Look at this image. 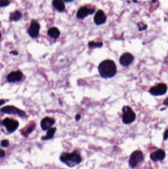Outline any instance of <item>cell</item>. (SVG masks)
Returning a JSON list of instances; mask_svg holds the SVG:
<instances>
[{
  "mask_svg": "<svg viewBox=\"0 0 168 169\" xmlns=\"http://www.w3.org/2000/svg\"><path fill=\"white\" fill-rule=\"evenodd\" d=\"M5 156V152L4 150L0 148V158H3Z\"/></svg>",
  "mask_w": 168,
  "mask_h": 169,
  "instance_id": "24",
  "label": "cell"
},
{
  "mask_svg": "<svg viewBox=\"0 0 168 169\" xmlns=\"http://www.w3.org/2000/svg\"><path fill=\"white\" fill-rule=\"evenodd\" d=\"M47 34L51 38H53L54 39H57L60 36V32L57 28L55 27H51L48 29Z\"/></svg>",
  "mask_w": 168,
  "mask_h": 169,
  "instance_id": "16",
  "label": "cell"
},
{
  "mask_svg": "<svg viewBox=\"0 0 168 169\" xmlns=\"http://www.w3.org/2000/svg\"><path fill=\"white\" fill-rule=\"evenodd\" d=\"M95 12V9H89L86 7H83L79 9L77 16L79 19H83L89 15H92Z\"/></svg>",
  "mask_w": 168,
  "mask_h": 169,
  "instance_id": "12",
  "label": "cell"
},
{
  "mask_svg": "<svg viewBox=\"0 0 168 169\" xmlns=\"http://www.w3.org/2000/svg\"><path fill=\"white\" fill-rule=\"evenodd\" d=\"M10 54H13L15 56H16V55H18V52H16V51H12V52H10Z\"/></svg>",
  "mask_w": 168,
  "mask_h": 169,
  "instance_id": "27",
  "label": "cell"
},
{
  "mask_svg": "<svg viewBox=\"0 0 168 169\" xmlns=\"http://www.w3.org/2000/svg\"><path fill=\"white\" fill-rule=\"evenodd\" d=\"M23 77V74L20 71H15L11 72L7 77V81L9 83L19 82Z\"/></svg>",
  "mask_w": 168,
  "mask_h": 169,
  "instance_id": "10",
  "label": "cell"
},
{
  "mask_svg": "<svg viewBox=\"0 0 168 169\" xmlns=\"http://www.w3.org/2000/svg\"><path fill=\"white\" fill-rule=\"evenodd\" d=\"M166 153L163 149H158L150 154V160L153 162H161L164 160L166 157Z\"/></svg>",
  "mask_w": 168,
  "mask_h": 169,
  "instance_id": "9",
  "label": "cell"
},
{
  "mask_svg": "<svg viewBox=\"0 0 168 169\" xmlns=\"http://www.w3.org/2000/svg\"><path fill=\"white\" fill-rule=\"evenodd\" d=\"M10 4L9 0H0V7H7Z\"/></svg>",
  "mask_w": 168,
  "mask_h": 169,
  "instance_id": "21",
  "label": "cell"
},
{
  "mask_svg": "<svg viewBox=\"0 0 168 169\" xmlns=\"http://www.w3.org/2000/svg\"><path fill=\"white\" fill-rule=\"evenodd\" d=\"M22 16V13L18 10H16L14 12L11 13L9 16V19L11 21H17L21 18Z\"/></svg>",
  "mask_w": 168,
  "mask_h": 169,
  "instance_id": "19",
  "label": "cell"
},
{
  "mask_svg": "<svg viewBox=\"0 0 168 169\" xmlns=\"http://www.w3.org/2000/svg\"><path fill=\"white\" fill-rule=\"evenodd\" d=\"M0 112L3 113L7 114L18 115L19 117L22 118H24L26 116V114L25 111L12 105H7L1 108Z\"/></svg>",
  "mask_w": 168,
  "mask_h": 169,
  "instance_id": "5",
  "label": "cell"
},
{
  "mask_svg": "<svg viewBox=\"0 0 168 169\" xmlns=\"http://www.w3.org/2000/svg\"><path fill=\"white\" fill-rule=\"evenodd\" d=\"M64 2H67V3H69V2H72L75 0H63Z\"/></svg>",
  "mask_w": 168,
  "mask_h": 169,
  "instance_id": "29",
  "label": "cell"
},
{
  "mask_svg": "<svg viewBox=\"0 0 168 169\" xmlns=\"http://www.w3.org/2000/svg\"><path fill=\"white\" fill-rule=\"evenodd\" d=\"M9 145V142L7 139H4L1 142V146L3 148H7Z\"/></svg>",
  "mask_w": 168,
  "mask_h": 169,
  "instance_id": "22",
  "label": "cell"
},
{
  "mask_svg": "<svg viewBox=\"0 0 168 169\" xmlns=\"http://www.w3.org/2000/svg\"><path fill=\"white\" fill-rule=\"evenodd\" d=\"M94 20L96 25H102L106 22L107 16L103 11L102 10H99L95 14Z\"/></svg>",
  "mask_w": 168,
  "mask_h": 169,
  "instance_id": "14",
  "label": "cell"
},
{
  "mask_svg": "<svg viewBox=\"0 0 168 169\" xmlns=\"http://www.w3.org/2000/svg\"><path fill=\"white\" fill-rule=\"evenodd\" d=\"M103 45L102 42L95 43L94 42H91L89 43V46L91 48H101Z\"/></svg>",
  "mask_w": 168,
  "mask_h": 169,
  "instance_id": "20",
  "label": "cell"
},
{
  "mask_svg": "<svg viewBox=\"0 0 168 169\" xmlns=\"http://www.w3.org/2000/svg\"><path fill=\"white\" fill-rule=\"evenodd\" d=\"M0 24H1V23H0ZM1 37H2V35H1V33L0 32V38H1Z\"/></svg>",
  "mask_w": 168,
  "mask_h": 169,
  "instance_id": "30",
  "label": "cell"
},
{
  "mask_svg": "<svg viewBox=\"0 0 168 169\" xmlns=\"http://www.w3.org/2000/svg\"><path fill=\"white\" fill-rule=\"evenodd\" d=\"M55 120L52 118L49 117H45L42 119L41 122V129L44 131L48 130L51 128L52 126L55 124Z\"/></svg>",
  "mask_w": 168,
  "mask_h": 169,
  "instance_id": "13",
  "label": "cell"
},
{
  "mask_svg": "<svg viewBox=\"0 0 168 169\" xmlns=\"http://www.w3.org/2000/svg\"><path fill=\"white\" fill-rule=\"evenodd\" d=\"M168 139V129H167L164 133L163 135V140L166 141Z\"/></svg>",
  "mask_w": 168,
  "mask_h": 169,
  "instance_id": "23",
  "label": "cell"
},
{
  "mask_svg": "<svg viewBox=\"0 0 168 169\" xmlns=\"http://www.w3.org/2000/svg\"><path fill=\"white\" fill-rule=\"evenodd\" d=\"M164 105H165L166 106H168V98H166V99H165V100H164Z\"/></svg>",
  "mask_w": 168,
  "mask_h": 169,
  "instance_id": "28",
  "label": "cell"
},
{
  "mask_svg": "<svg viewBox=\"0 0 168 169\" xmlns=\"http://www.w3.org/2000/svg\"><path fill=\"white\" fill-rule=\"evenodd\" d=\"M6 103L5 100L4 99H0V107L2 106L3 105H4L5 103Z\"/></svg>",
  "mask_w": 168,
  "mask_h": 169,
  "instance_id": "26",
  "label": "cell"
},
{
  "mask_svg": "<svg viewBox=\"0 0 168 169\" xmlns=\"http://www.w3.org/2000/svg\"><path fill=\"white\" fill-rule=\"evenodd\" d=\"M52 5L59 12H63L65 9V5L63 0H53Z\"/></svg>",
  "mask_w": 168,
  "mask_h": 169,
  "instance_id": "15",
  "label": "cell"
},
{
  "mask_svg": "<svg viewBox=\"0 0 168 169\" xmlns=\"http://www.w3.org/2000/svg\"><path fill=\"white\" fill-rule=\"evenodd\" d=\"M134 60V57L132 54L129 52H126L121 56L119 59V62L122 66L126 67L132 63Z\"/></svg>",
  "mask_w": 168,
  "mask_h": 169,
  "instance_id": "11",
  "label": "cell"
},
{
  "mask_svg": "<svg viewBox=\"0 0 168 169\" xmlns=\"http://www.w3.org/2000/svg\"><path fill=\"white\" fill-rule=\"evenodd\" d=\"M57 129L56 128H51L48 129V131L47 132V135L45 136L41 137V139L42 140H50L53 138L54 135Z\"/></svg>",
  "mask_w": 168,
  "mask_h": 169,
  "instance_id": "18",
  "label": "cell"
},
{
  "mask_svg": "<svg viewBox=\"0 0 168 169\" xmlns=\"http://www.w3.org/2000/svg\"><path fill=\"white\" fill-rule=\"evenodd\" d=\"M81 119V116L80 114H77L75 116V119L77 121H79Z\"/></svg>",
  "mask_w": 168,
  "mask_h": 169,
  "instance_id": "25",
  "label": "cell"
},
{
  "mask_svg": "<svg viewBox=\"0 0 168 169\" xmlns=\"http://www.w3.org/2000/svg\"><path fill=\"white\" fill-rule=\"evenodd\" d=\"M122 111V122L124 124H130L134 122L136 120V114L130 106H124Z\"/></svg>",
  "mask_w": 168,
  "mask_h": 169,
  "instance_id": "4",
  "label": "cell"
},
{
  "mask_svg": "<svg viewBox=\"0 0 168 169\" xmlns=\"http://www.w3.org/2000/svg\"><path fill=\"white\" fill-rule=\"evenodd\" d=\"M36 124L35 123H32L27 126L26 129H24L21 131V134L24 137H27L31 133H32L34 131L36 128Z\"/></svg>",
  "mask_w": 168,
  "mask_h": 169,
  "instance_id": "17",
  "label": "cell"
},
{
  "mask_svg": "<svg viewBox=\"0 0 168 169\" xmlns=\"http://www.w3.org/2000/svg\"><path fill=\"white\" fill-rule=\"evenodd\" d=\"M144 155L142 151L139 150H135L131 154L129 160V167L131 169L136 168L138 164L143 161Z\"/></svg>",
  "mask_w": 168,
  "mask_h": 169,
  "instance_id": "3",
  "label": "cell"
},
{
  "mask_svg": "<svg viewBox=\"0 0 168 169\" xmlns=\"http://www.w3.org/2000/svg\"><path fill=\"white\" fill-rule=\"evenodd\" d=\"M59 159L62 163L69 168L76 167L82 162L81 157L76 151L71 153L63 152L60 155Z\"/></svg>",
  "mask_w": 168,
  "mask_h": 169,
  "instance_id": "2",
  "label": "cell"
},
{
  "mask_svg": "<svg viewBox=\"0 0 168 169\" xmlns=\"http://www.w3.org/2000/svg\"><path fill=\"white\" fill-rule=\"evenodd\" d=\"M40 30V25L36 20H32L30 26L28 30V33L31 38L35 39L38 37L39 34Z\"/></svg>",
  "mask_w": 168,
  "mask_h": 169,
  "instance_id": "8",
  "label": "cell"
},
{
  "mask_svg": "<svg viewBox=\"0 0 168 169\" xmlns=\"http://www.w3.org/2000/svg\"><path fill=\"white\" fill-rule=\"evenodd\" d=\"M2 124L10 133L15 132L19 126V122L15 119L6 118L2 121Z\"/></svg>",
  "mask_w": 168,
  "mask_h": 169,
  "instance_id": "6",
  "label": "cell"
},
{
  "mask_svg": "<svg viewBox=\"0 0 168 169\" xmlns=\"http://www.w3.org/2000/svg\"><path fill=\"white\" fill-rule=\"evenodd\" d=\"M98 71L102 78L105 79L113 78L117 72L116 64L112 60H105L99 65Z\"/></svg>",
  "mask_w": 168,
  "mask_h": 169,
  "instance_id": "1",
  "label": "cell"
},
{
  "mask_svg": "<svg viewBox=\"0 0 168 169\" xmlns=\"http://www.w3.org/2000/svg\"><path fill=\"white\" fill-rule=\"evenodd\" d=\"M167 91V86L164 83H159L155 86L152 87L149 91L151 95L153 96L164 95Z\"/></svg>",
  "mask_w": 168,
  "mask_h": 169,
  "instance_id": "7",
  "label": "cell"
}]
</instances>
